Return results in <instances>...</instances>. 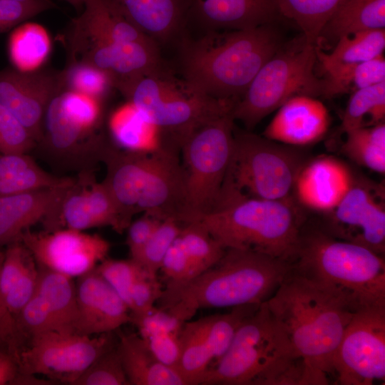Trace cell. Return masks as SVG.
<instances>
[{"label":"cell","instance_id":"7bdbcfd3","mask_svg":"<svg viewBox=\"0 0 385 385\" xmlns=\"http://www.w3.org/2000/svg\"><path fill=\"white\" fill-rule=\"evenodd\" d=\"M18 332L21 337H29L56 331V327L48 306L36 290L32 298L15 319Z\"/></svg>","mask_w":385,"mask_h":385},{"label":"cell","instance_id":"1f68e13d","mask_svg":"<svg viewBox=\"0 0 385 385\" xmlns=\"http://www.w3.org/2000/svg\"><path fill=\"white\" fill-rule=\"evenodd\" d=\"M324 73L322 96L332 98L385 81V60L380 55L359 63L334 66Z\"/></svg>","mask_w":385,"mask_h":385},{"label":"cell","instance_id":"836d02e7","mask_svg":"<svg viewBox=\"0 0 385 385\" xmlns=\"http://www.w3.org/2000/svg\"><path fill=\"white\" fill-rule=\"evenodd\" d=\"M343 153L353 162L374 172L385 173V124L364 126L346 133Z\"/></svg>","mask_w":385,"mask_h":385},{"label":"cell","instance_id":"7402d4cb","mask_svg":"<svg viewBox=\"0 0 385 385\" xmlns=\"http://www.w3.org/2000/svg\"><path fill=\"white\" fill-rule=\"evenodd\" d=\"M158 43L177 37L190 19V0H103Z\"/></svg>","mask_w":385,"mask_h":385},{"label":"cell","instance_id":"30bf717a","mask_svg":"<svg viewBox=\"0 0 385 385\" xmlns=\"http://www.w3.org/2000/svg\"><path fill=\"white\" fill-rule=\"evenodd\" d=\"M232 111L194 129L184 140L183 169L187 197L185 223L197 220L218 205L232 157Z\"/></svg>","mask_w":385,"mask_h":385},{"label":"cell","instance_id":"7c38bea8","mask_svg":"<svg viewBox=\"0 0 385 385\" xmlns=\"http://www.w3.org/2000/svg\"><path fill=\"white\" fill-rule=\"evenodd\" d=\"M336 382L372 385L385 380V304L359 309L347 325L333 361Z\"/></svg>","mask_w":385,"mask_h":385},{"label":"cell","instance_id":"bcb514c9","mask_svg":"<svg viewBox=\"0 0 385 385\" xmlns=\"http://www.w3.org/2000/svg\"><path fill=\"white\" fill-rule=\"evenodd\" d=\"M38 274V267L31 255L22 274L4 299L6 309L14 319L35 294Z\"/></svg>","mask_w":385,"mask_h":385},{"label":"cell","instance_id":"c3c4849f","mask_svg":"<svg viewBox=\"0 0 385 385\" xmlns=\"http://www.w3.org/2000/svg\"><path fill=\"white\" fill-rule=\"evenodd\" d=\"M31 257V253L19 240L7 245L0 270V296L3 303L6 294L22 274Z\"/></svg>","mask_w":385,"mask_h":385},{"label":"cell","instance_id":"6da1fadb","mask_svg":"<svg viewBox=\"0 0 385 385\" xmlns=\"http://www.w3.org/2000/svg\"><path fill=\"white\" fill-rule=\"evenodd\" d=\"M265 303L303 361L307 384H329L344 331L362 307L293 267Z\"/></svg>","mask_w":385,"mask_h":385},{"label":"cell","instance_id":"8992f818","mask_svg":"<svg viewBox=\"0 0 385 385\" xmlns=\"http://www.w3.org/2000/svg\"><path fill=\"white\" fill-rule=\"evenodd\" d=\"M225 248L250 250L292 262L304 219L293 200L239 197L197 220Z\"/></svg>","mask_w":385,"mask_h":385},{"label":"cell","instance_id":"ba28073f","mask_svg":"<svg viewBox=\"0 0 385 385\" xmlns=\"http://www.w3.org/2000/svg\"><path fill=\"white\" fill-rule=\"evenodd\" d=\"M304 159L295 147L248 132L235 133L221 198L291 200Z\"/></svg>","mask_w":385,"mask_h":385},{"label":"cell","instance_id":"f6af8a7d","mask_svg":"<svg viewBox=\"0 0 385 385\" xmlns=\"http://www.w3.org/2000/svg\"><path fill=\"white\" fill-rule=\"evenodd\" d=\"M130 323L138 329V334L143 338L162 333L179 332L185 322L173 311L157 306L142 314L130 315Z\"/></svg>","mask_w":385,"mask_h":385},{"label":"cell","instance_id":"4dcf8cb0","mask_svg":"<svg viewBox=\"0 0 385 385\" xmlns=\"http://www.w3.org/2000/svg\"><path fill=\"white\" fill-rule=\"evenodd\" d=\"M385 29L369 30L344 36L330 53L316 48L317 60L323 71L337 66L356 64L383 55Z\"/></svg>","mask_w":385,"mask_h":385},{"label":"cell","instance_id":"ab89813d","mask_svg":"<svg viewBox=\"0 0 385 385\" xmlns=\"http://www.w3.org/2000/svg\"><path fill=\"white\" fill-rule=\"evenodd\" d=\"M183 225L173 218L162 220L134 260L150 276L158 277L163 258L179 235Z\"/></svg>","mask_w":385,"mask_h":385},{"label":"cell","instance_id":"6f0895ef","mask_svg":"<svg viewBox=\"0 0 385 385\" xmlns=\"http://www.w3.org/2000/svg\"><path fill=\"white\" fill-rule=\"evenodd\" d=\"M0 350L9 351L7 344H6V342L4 341V339L1 338V336H0Z\"/></svg>","mask_w":385,"mask_h":385},{"label":"cell","instance_id":"d6986e66","mask_svg":"<svg viewBox=\"0 0 385 385\" xmlns=\"http://www.w3.org/2000/svg\"><path fill=\"white\" fill-rule=\"evenodd\" d=\"M75 178L27 192L0 197V245L19 240L30 227L42 221L45 230L53 227L58 207Z\"/></svg>","mask_w":385,"mask_h":385},{"label":"cell","instance_id":"816d5d0a","mask_svg":"<svg viewBox=\"0 0 385 385\" xmlns=\"http://www.w3.org/2000/svg\"><path fill=\"white\" fill-rule=\"evenodd\" d=\"M162 220L144 214L131 221L127 227L126 245L130 258L135 260Z\"/></svg>","mask_w":385,"mask_h":385},{"label":"cell","instance_id":"ffe728a7","mask_svg":"<svg viewBox=\"0 0 385 385\" xmlns=\"http://www.w3.org/2000/svg\"><path fill=\"white\" fill-rule=\"evenodd\" d=\"M329 125V111L321 101L309 96H295L278 108L263 136L294 147L307 145L321 140Z\"/></svg>","mask_w":385,"mask_h":385},{"label":"cell","instance_id":"f1b7e54d","mask_svg":"<svg viewBox=\"0 0 385 385\" xmlns=\"http://www.w3.org/2000/svg\"><path fill=\"white\" fill-rule=\"evenodd\" d=\"M38 271L36 292L46 300L56 331L75 333L78 311L73 278L41 267Z\"/></svg>","mask_w":385,"mask_h":385},{"label":"cell","instance_id":"3957f363","mask_svg":"<svg viewBox=\"0 0 385 385\" xmlns=\"http://www.w3.org/2000/svg\"><path fill=\"white\" fill-rule=\"evenodd\" d=\"M222 31L182 41V78L209 97L237 101L280 48V37L273 24Z\"/></svg>","mask_w":385,"mask_h":385},{"label":"cell","instance_id":"ee69618b","mask_svg":"<svg viewBox=\"0 0 385 385\" xmlns=\"http://www.w3.org/2000/svg\"><path fill=\"white\" fill-rule=\"evenodd\" d=\"M35 142L29 130L0 104V155L26 153Z\"/></svg>","mask_w":385,"mask_h":385},{"label":"cell","instance_id":"9c48e42d","mask_svg":"<svg viewBox=\"0 0 385 385\" xmlns=\"http://www.w3.org/2000/svg\"><path fill=\"white\" fill-rule=\"evenodd\" d=\"M317 46L302 36L286 48L280 47L236 101L235 120L250 129L295 96H322L323 79L314 72Z\"/></svg>","mask_w":385,"mask_h":385},{"label":"cell","instance_id":"f907efd6","mask_svg":"<svg viewBox=\"0 0 385 385\" xmlns=\"http://www.w3.org/2000/svg\"><path fill=\"white\" fill-rule=\"evenodd\" d=\"M179 332L162 333L142 337L152 354L160 363L176 371L181 353Z\"/></svg>","mask_w":385,"mask_h":385},{"label":"cell","instance_id":"7a4b0ae2","mask_svg":"<svg viewBox=\"0 0 385 385\" xmlns=\"http://www.w3.org/2000/svg\"><path fill=\"white\" fill-rule=\"evenodd\" d=\"M292 268L291 262L250 250L226 248L213 266L188 281L166 282L158 307L189 321L200 309L267 301Z\"/></svg>","mask_w":385,"mask_h":385},{"label":"cell","instance_id":"2e32d148","mask_svg":"<svg viewBox=\"0 0 385 385\" xmlns=\"http://www.w3.org/2000/svg\"><path fill=\"white\" fill-rule=\"evenodd\" d=\"M137 211L160 220L173 218L185 224L187 217L185 176L174 147L166 146L150 155Z\"/></svg>","mask_w":385,"mask_h":385},{"label":"cell","instance_id":"7dc6e473","mask_svg":"<svg viewBox=\"0 0 385 385\" xmlns=\"http://www.w3.org/2000/svg\"><path fill=\"white\" fill-rule=\"evenodd\" d=\"M163 287L158 277L150 276L146 272L140 275L132 284L127 305L130 315L142 314L153 309L162 295Z\"/></svg>","mask_w":385,"mask_h":385},{"label":"cell","instance_id":"d4e9b609","mask_svg":"<svg viewBox=\"0 0 385 385\" xmlns=\"http://www.w3.org/2000/svg\"><path fill=\"white\" fill-rule=\"evenodd\" d=\"M98 124L97 120L59 92L51 100L46 108L43 132L53 148L71 151L84 140H91V134Z\"/></svg>","mask_w":385,"mask_h":385},{"label":"cell","instance_id":"d590c367","mask_svg":"<svg viewBox=\"0 0 385 385\" xmlns=\"http://www.w3.org/2000/svg\"><path fill=\"white\" fill-rule=\"evenodd\" d=\"M385 81L351 93L342 116L341 133L384 122Z\"/></svg>","mask_w":385,"mask_h":385},{"label":"cell","instance_id":"680465c9","mask_svg":"<svg viewBox=\"0 0 385 385\" xmlns=\"http://www.w3.org/2000/svg\"><path fill=\"white\" fill-rule=\"evenodd\" d=\"M14 1H29V0H14Z\"/></svg>","mask_w":385,"mask_h":385},{"label":"cell","instance_id":"60d3db41","mask_svg":"<svg viewBox=\"0 0 385 385\" xmlns=\"http://www.w3.org/2000/svg\"><path fill=\"white\" fill-rule=\"evenodd\" d=\"M117 344L102 354L73 385H129Z\"/></svg>","mask_w":385,"mask_h":385},{"label":"cell","instance_id":"4316f807","mask_svg":"<svg viewBox=\"0 0 385 385\" xmlns=\"http://www.w3.org/2000/svg\"><path fill=\"white\" fill-rule=\"evenodd\" d=\"M109 128L115 143L123 150L152 154L168 146L162 130L129 102L113 113Z\"/></svg>","mask_w":385,"mask_h":385},{"label":"cell","instance_id":"9f6ffc18","mask_svg":"<svg viewBox=\"0 0 385 385\" xmlns=\"http://www.w3.org/2000/svg\"><path fill=\"white\" fill-rule=\"evenodd\" d=\"M73 6L76 10L80 11L83 8L86 0H63Z\"/></svg>","mask_w":385,"mask_h":385},{"label":"cell","instance_id":"d6a6232c","mask_svg":"<svg viewBox=\"0 0 385 385\" xmlns=\"http://www.w3.org/2000/svg\"><path fill=\"white\" fill-rule=\"evenodd\" d=\"M345 0H277L281 16L301 29L306 41L317 46L322 31Z\"/></svg>","mask_w":385,"mask_h":385},{"label":"cell","instance_id":"5bb4252c","mask_svg":"<svg viewBox=\"0 0 385 385\" xmlns=\"http://www.w3.org/2000/svg\"><path fill=\"white\" fill-rule=\"evenodd\" d=\"M19 240L37 265L69 277H79L107 258L110 242L96 234L71 228L25 230Z\"/></svg>","mask_w":385,"mask_h":385},{"label":"cell","instance_id":"8d00e7d4","mask_svg":"<svg viewBox=\"0 0 385 385\" xmlns=\"http://www.w3.org/2000/svg\"><path fill=\"white\" fill-rule=\"evenodd\" d=\"M59 79L61 91L81 93L99 101L115 88V80L110 73L80 61H68L59 71Z\"/></svg>","mask_w":385,"mask_h":385},{"label":"cell","instance_id":"5b68a950","mask_svg":"<svg viewBox=\"0 0 385 385\" xmlns=\"http://www.w3.org/2000/svg\"><path fill=\"white\" fill-rule=\"evenodd\" d=\"M293 268L361 307L385 304L384 256L302 225Z\"/></svg>","mask_w":385,"mask_h":385},{"label":"cell","instance_id":"9a60e30c","mask_svg":"<svg viewBox=\"0 0 385 385\" xmlns=\"http://www.w3.org/2000/svg\"><path fill=\"white\" fill-rule=\"evenodd\" d=\"M61 91L59 71H0V104L11 113L36 141L43 133V123L51 100Z\"/></svg>","mask_w":385,"mask_h":385},{"label":"cell","instance_id":"f5cc1de1","mask_svg":"<svg viewBox=\"0 0 385 385\" xmlns=\"http://www.w3.org/2000/svg\"><path fill=\"white\" fill-rule=\"evenodd\" d=\"M4 258V251L0 250V270ZM0 336L6 342L9 351L16 356L21 349L22 338L20 336L15 319L5 307L0 296Z\"/></svg>","mask_w":385,"mask_h":385},{"label":"cell","instance_id":"b9f144b4","mask_svg":"<svg viewBox=\"0 0 385 385\" xmlns=\"http://www.w3.org/2000/svg\"><path fill=\"white\" fill-rule=\"evenodd\" d=\"M95 270L113 287L127 304L130 289L145 271L135 261L106 258ZM128 306V305H127Z\"/></svg>","mask_w":385,"mask_h":385},{"label":"cell","instance_id":"e0dca14e","mask_svg":"<svg viewBox=\"0 0 385 385\" xmlns=\"http://www.w3.org/2000/svg\"><path fill=\"white\" fill-rule=\"evenodd\" d=\"M68 61L88 63L110 73L116 83L163 66L158 43L151 38L121 43L81 42L66 44Z\"/></svg>","mask_w":385,"mask_h":385},{"label":"cell","instance_id":"f35d334b","mask_svg":"<svg viewBox=\"0 0 385 385\" xmlns=\"http://www.w3.org/2000/svg\"><path fill=\"white\" fill-rule=\"evenodd\" d=\"M260 304L235 307L229 312L207 316L206 336L213 359L219 361L230 348L242 321Z\"/></svg>","mask_w":385,"mask_h":385},{"label":"cell","instance_id":"cb8c5ba5","mask_svg":"<svg viewBox=\"0 0 385 385\" xmlns=\"http://www.w3.org/2000/svg\"><path fill=\"white\" fill-rule=\"evenodd\" d=\"M106 175L103 181L115 202L126 229L141 194L150 154H139L112 148L105 149Z\"/></svg>","mask_w":385,"mask_h":385},{"label":"cell","instance_id":"277c9868","mask_svg":"<svg viewBox=\"0 0 385 385\" xmlns=\"http://www.w3.org/2000/svg\"><path fill=\"white\" fill-rule=\"evenodd\" d=\"M200 384L307 385L305 366L285 332L262 303L238 327L224 356Z\"/></svg>","mask_w":385,"mask_h":385},{"label":"cell","instance_id":"e575fe53","mask_svg":"<svg viewBox=\"0 0 385 385\" xmlns=\"http://www.w3.org/2000/svg\"><path fill=\"white\" fill-rule=\"evenodd\" d=\"M51 48L48 35L43 27L26 23L11 36L9 56L15 68L22 71L37 70L47 58Z\"/></svg>","mask_w":385,"mask_h":385},{"label":"cell","instance_id":"f546056e","mask_svg":"<svg viewBox=\"0 0 385 385\" xmlns=\"http://www.w3.org/2000/svg\"><path fill=\"white\" fill-rule=\"evenodd\" d=\"M207 317L185 322L180 332V358L178 371L187 385L200 384L213 360L206 336Z\"/></svg>","mask_w":385,"mask_h":385},{"label":"cell","instance_id":"44dd1931","mask_svg":"<svg viewBox=\"0 0 385 385\" xmlns=\"http://www.w3.org/2000/svg\"><path fill=\"white\" fill-rule=\"evenodd\" d=\"M354 176L342 161L331 156L316 158L301 168L294 190L297 200L312 210L327 213L343 199Z\"/></svg>","mask_w":385,"mask_h":385},{"label":"cell","instance_id":"52a82bcc","mask_svg":"<svg viewBox=\"0 0 385 385\" xmlns=\"http://www.w3.org/2000/svg\"><path fill=\"white\" fill-rule=\"evenodd\" d=\"M115 88L179 147L196 128L232 112L236 102L204 95L183 78L174 77L164 66L119 81Z\"/></svg>","mask_w":385,"mask_h":385},{"label":"cell","instance_id":"681fc988","mask_svg":"<svg viewBox=\"0 0 385 385\" xmlns=\"http://www.w3.org/2000/svg\"><path fill=\"white\" fill-rule=\"evenodd\" d=\"M160 270L166 282H181L196 276L193 265L179 235L170 245L162 262Z\"/></svg>","mask_w":385,"mask_h":385},{"label":"cell","instance_id":"83f0119b","mask_svg":"<svg viewBox=\"0 0 385 385\" xmlns=\"http://www.w3.org/2000/svg\"><path fill=\"white\" fill-rule=\"evenodd\" d=\"M385 29V0H345L324 26L320 37L338 40L357 32Z\"/></svg>","mask_w":385,"mask_h":385},{"label":"cell","instance_id":"4fadbf2b","mask_svg":"<svg viewBox=\"0 0 385 385\" xmlns=\"http://www.w3.org/2000/svg\"><path fill=\"white\" fill-rule=\"evenodd\" d=\"M326 214L320 227L326 232L384 256L385 192L381 184L354 178L343 199Z\"/></svg>","mask_w":385,"mask_h":385},{"label":"cell","instance_id":"74e56055","mask_svg":"<svg viewBox=\"0 0 385 385\" xmlns=\"http://www.w3.org/2000/svg\"><path fill=\"white\" fill-rule=\"evenodd\" d=\"M179 237L196 276L218 262L225 250L198 221L183 224Z\"/></svg>","mask_w":385,"mask_h":385},{"label":"cell","instance_id":"484cf974","mask_svg":"<svg viewBox=\"0 0 385 385\" xmlns=\"http://www.w3.org/2000/svg\"><path fill=\"white\" fill-rule=\"evenodd\" d=\"M117 347L130 385H187L178 371L160 363L138 334L118 332Z\"/></svg>","mask_w":385,"mask_h":385},{"label":"cell","instance_id":"ac0fdd59","mask_svg":"<svg viewBox=\"0 0 385 385\" xmlns=\"http://www.w3.org/2000/svg\"><path fill=\"white\" fill-rule=\"evenodd\" d=\"M76 289L78 316L75 334L113 332L130 323L128 307L95 268L78 277Z\"/></svg>","mask_w":385,"mask_h":385},{"label":"cell","instance_id":"db71d44e","mask_svg":"<svg viewBox=\"0 0 385 385\" xmlns=\"http://www.w3.org/2000/svg\"><path fill=\"white\" fill-rule=\"evenodd\" d=\"M35 165L26 153L0 155V185Z\"/></svg>","mask_w":385,"mask_h":385},{"label":"cell","instance_id":"11a10c76","mask_svg":"<svg viewBox=\"0 0 385 385\" xmlns=\"http://www.w3.org/2000/svg\"><path fill=\"white\" fill-rule=\"evenodd\" d=\"M18 374L15 357L7 350H0V385L13 384Z\"/></svg>","mask_w":385,"mask_h":385},{"label":"cell","instance_id":"8fae6325","mask_svg":"<svg viewBox=\"0 0 385 385\" xmlns=\"http://www.w3.org/2000/svg\"><path fill=\"white\" fill-rule=\"evenodd\" d=\"M16 356L19 373L43 375L55 382H73L102 354L114 346L113 332L85 336L50 331L31 337Z\"/></svg>","mask_w":385,"mask_h":385},{"label":"cell","instance_id":"603a6c76","mask_svg":"<svg viewBox=\"0 0 385 385\" xmlns=\"http://www.w3.org/2000/svg\"><path fill=\"white\" fill-rule=\"evenodd\" d=\"M279 16L277 0H190V18L207 31L251 29Z\"/></svg>","mask_w":385,"mask_h":385}]
</instances>
